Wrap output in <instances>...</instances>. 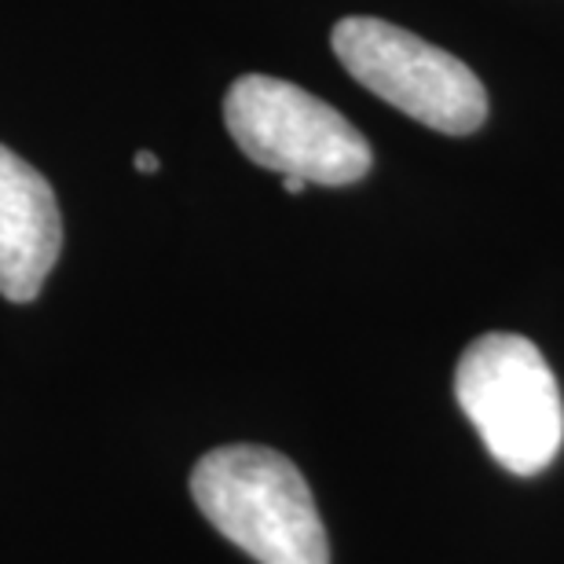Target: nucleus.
Masks as SVG:
<instances>
[{
  "label": "nucleus",
  "instance_id": "obj_5",
  "mask_svg": "<svg viewBox=\"0 0 564 564\" xmlns=\"http://www.w3.org/2000/svg\"><path fill=\"white\" fill-rule=\"evenodd\" d=\"M63 253V217L52 184L0 143V297L37 301Z\"/></svg>",
  "mask_w": 564,
  "mask_h": 564
},
{
  "label": "nucleus",
  "instance_id": "obj_1",
  "mask_svg": "<svg viewBox=\"0 0 564 564\" xmlns=\"http://www.w3.org/2000/svg\"><path fill=\"white\" fill-rule=\"evenodd\" d=\"M191 499L257 564H330V543L308 480L272 447H213L191 469Z\"/></svg>",
  "mask_w": 564,
  "mask_h": 564
},
{
  "label": "nucleus",
  "instance_id": "obj_7",
  "mask_svg": "<svg viewBox=\"0 0 564 564\" xmlns=\"http://www.w3.org/2000/svg\"><path fill=\"white\" fill-rule=\"evenodd\" d=\"M304 187H308L304 180H297V176H282V191H286V195H301Z\"/></svg>",
  "mask_w": 564,
  "mask_h": 564
},
{
  "label": "nucleus",
  "instance_id": "obj_6",
  "mask_svg": "<svg viewBox=\"0 0 564 564\" xmlns=\"http://www.w3.org/2000/svg\"><path fill=\"white\" fill-rule=\"evenodd\" d=\"M132 165H137L140 173H158V158L151 151H140L137 158H132Z\"/></svg>",
  "mask_w": 564,
  "mask_h": 564
},
{
  "label": "nucleus",
  "instance_id": "obj_4",
  "mask_svg": "<svg viewBox=\"0 0 564 564\" xmlns=\"http://www.w3.org/2000/svg\"><path fill=\"white\" fill-rule=\"evenodd\" d=\"M330 48L359 85L444 137H469L488 121L480 77L419 33L352 15L334 26Z\"/></svg>",
  "mask_w": 564,
  "mask_h": 564
},
{
  "label": "nucleus",
  "instance_id": "obj_3",
  "mask_svg": "<svg viewBox=\"0 0 564 564\" xmlns=\"http://www.w3.org/2000/svg\"><path fill=\"white\" fill-rule=\"evenodd\" d=\"M224 126L250 162L304 184H356L375 162L367 137L341 110L279 77H239L224 99Z\"/></svg>",
  "mask_w": 564,
  "mask_h": 564
},
{
  "label": "nucleus",
  "instance_id": "obj_2",
  "mask_svg": "<svg viewBox=\"0 0 564 564\" xmlns=\"http://www.w3.org/2000/svg\"><path fill=\"white\" fill-rule=\"evenodd\" d=\"M455 400L488 455L513 477H535L564 444V400L546 356L521 334H484L458 359Z\"/></svg>",
  "mask_w": 564,
  "mask_h": 564
}]
</instances>
